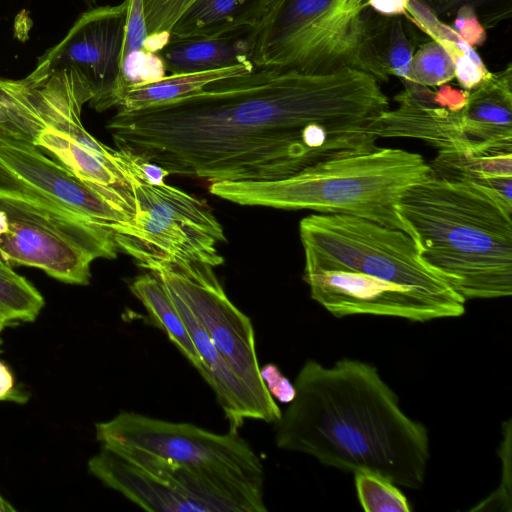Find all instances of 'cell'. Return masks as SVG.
<instances>
[{"label":"cell","mask_w":512,"mask_h":512,"mask_svg":"<svg viewBox=\"0 0 512 512\" xmlns=\"http://www.w3.org/2000/svg\"><path fill=\"white\" fill-rule=\"evenodd\" d=\"M387 109L379 82L363 71L265 66L173 101L118 109L106 127L118 149L169 174L276 181L378 149L369 126Z\"/></svg>","instance_id":"obj_1"},{"label":"cell","mask_w":512,"mask_h":512,"mask_svg":"<svg viewBox=\"0 0 512 512\" xmlns=\"http://www.w3.org/2000/svg\"><path fill=\"white\" fill-rule=\"evenodd\" d=\"M294 386V399L275 422L279 449L347 472H372L398 487H422L427 428L403 412L375 366L348 358L331 367L308 360Z\"/></svg>","instance_id":"obj_2"},{"label":"cell","mask_w":512,"mask_h":512,"mask_svg":"<svg viewBox=\"0 0 512 512\" xmlns=\"http://www.w3.org/2000/svg\"><path fill=\"white\" fill-rule=\"evenodd\" d=\"M396 210L422 261L466 301L512 294V202L430 169Z\"/></svg>","instance_id":"obj_3"},{"label":"cell","mask_w":512,"mask_h":512,"mask_svg":"<svg viewBox=\"0 0 512 512\" xmlns=\"http://www.w3.org/2000/svg\"><path fill=\"white\" fill-rule=\"evenodd\" d=\"M429 173L430 165L418 153L378 148L328 160L281 180L212 182L209 192L244 206L354 215L410 235L396 205Z\"/></svg>","instance_id":"obj_4"},{"label":"cell","mask_w":512,"mask_h":512,"mask_svg":"<svg viewBox=\"0 0 512 512\" xmlns=\"http://www.w3.org/2000/svg\"><path fill=\"white\" fill-rule=\"evenodd\" d=\"M371 10L369 0H283L253 34L251 60L309 73L351 68L387 82Z\"/></svg>","instance_id":"obj_5"},{"label":"cell","mask_w":512,"mask_h":512,"mask_svg":"<svg viewBox=\"0 0 512 512\" xmlns=\"http://www.w3.org/2000/svg\"><path fill=\"white\" fill-rule=\"evenodd\" d=\"M95 434L103 445L139 449L185 467L225 496L237 512L267 511L262 462L238 431L219 434L192 423L121 411L96 423Z\"/></svg>","instance_id":"obj_6"},{"label":"cell","mask_w":512,"mask_h":512,"mask_svg":"<svg viewBox=\"0 0 512 512\" xmlns=\"http://www.w3.org/2000/svg\"><path fill=\"white\" fill-rule=\"evenodd\" d=\"M304 271H349L466 302L420 258L406 232L348 214L317 213L299 224Z\"/></svg>","instance_id":"obj_7"},{"label":"cell","mask_w":512,"mask_h":512,"mask_svg":"<svg viewBox=\"0 0 512 512\" xmlns=\"http://www.w3.org/2000/svg\"><path fill=\"white\" fill-rule=\"evenodd\" d=\"M114 232L33 195L0 186V260L29 266L74 285H88L97 258L117 256Z\"/></svg>","instance_id":"obj_8"},{"label":"cell","mask_w":512,"mask_h":512,"mask_svg":"<svg viewBox=\"0 0 512 512\" xmlns=\"http://www.w3.org/2000/svg\"><path fill=\"white\" fill-rule=\"evenodd\" d=\"M134 200L133 216L114 231L118 249L147 269L161 262L223 264L217 244L226 241L222 225L207 204L166 182L155 185L125 166Z\"/></svg>","instance_id":"obj_9"},{"label":"cell","mask_w":512,"mask_h":512,"mask_svg":"<svg viewBox=\"0 0 512 512\" xmlns=\"http://www.w3.org/2000/svg\"><path fill=\"white\" fill-rule=\"evenodd\" d=\"M38 135L34 145L63 164L107 200L134 214L128 180L112 149L93 137L82 123V108L93 98L86 79L75 70L32 71Z\"/></svg>","instance_id":"obj_10"},{"label":"cell","mask_w":512,"mask_h":512,"mask_svg":"<svg viewBox=\"0 0 512 512\" xmlns=\"http://www.w3.org/2000/svg\"><path fill=\"white\" fill-rule=\"evenodd\" d=\"M212 268L198 262H161L147 270L185 303L251 392L265 422L275 423L282 412L261 377L251 319L230 301Z\"/></svg>","instance_id":"obj_11"},{"label":"cell","mask_w":512,"mask_h":512,"mask_svg":"<svg viewBox=\"0 0 512 512\" xmlns=\"http://www.w3.org/2000/svg\"><path fill=\"white\" fill-rule=\"evenodd\" d=\"M88 471L106 487L154 512H236L233 504L197 474L134 448L101 445Z\"/></svg>","instance_id":"obj_12"},{"label":"cell","mask_w":512,"mask_h":512,"mask_svg":"<svg viewBox=\"0 0 512 512\" xmlns=\"http://www.w3.org/2000/svg\"><path fill=\"white\" fill-rule=\"evenodd\" d=\"M0 186L40 198L81 220L115 231L131 216L36 145L0 131Z\"/></svg>","instance_id":"obj_13"},{"label":"cell","mask_w":512,"mask_h":512,"mask_svg":"<svg viewBox=\"0 0 512 512\" xmlns=\"http://www.w3.org/2000/svg\"><path fill=\"white\" fill-rule=\"evenodd\" d=\"M128 1L92 8L80 15L67 35L46 51L33 71L75 70L93 91L97 111L113 107L119 86Z\"/></svg>","instance_id":"obj_14"},{"label":"cell","mask_w":512,"mask_h":512,"mask_svg":"<svg viewBox=\"0 0 512 512\" xmlns=\"http://www.w3.org/2000/svg\"><path fill=\"white\" fill-rule=\"evenodd\" d=\"M310 297L335 317L377 315L426 322L459 317L465 303L349 271H304Z\"/></svg>","instance_id":"obj_15"},{"label":"cell","mask_w":512,"mask_h":512,"mask_svg":"<svg viewBox=\"0 0 512 512\" xmlns=\"http://www.w3.org/2000/svg\"><path fill=\"white\" fill-rule=\"evenodd\" d=\"M490 73L468 91L461 110L464 152L472 155L512 153V69ZM463 152V153H464Z\"/></svg>","instance_id":"obj_16"},{"label":"cell","mask_w":512,"mask_h":512,"mask_svg":"<svg viewBox=\"0 0 512 512\" xmlns=\"http://www.w3.org/2000/svg\"><path fill=\"white\" fill-rule=\"evenodd\" d=\"M282 1L195 0L170 30L169 40L254 34L269 21Z\"/></svg>","instance_id":"obj_17"},{"label":"cell","mask_w":512,"mask_h":512,"mask_svg":"<svg viewBox=\"0 0 512 512\" xmlns=\"http://www.w3.org/2000/svg\"><path fill=\"white\" fill-rule=\"evenodd\" d=\"M252 33L169 40L157 52L166 72L198 73L253 63Z\"/></svg>","instance_id":"obj_18"},{"label":"cell","mask_w":512,"mask_h":512,"mask_svg":"<svg viewBox=\"0 0 512 512\" xmlns=\"http://www.w3.org/2000/svg\"><path fill=\"white\" fill-rule=\"evenodd\" d=\"M429 165L438 176L475 183L512 202V153L472 155L439 151Z\"/></svg>","instance_id":"obj_19"},{"label":"cell","mask_w":512,"mask_h":512,"mask_svg":"<svg viewBox=\"0 0 512 512\" xmlns=\"http://www.w3.org/2000/svg\"><path fill=\"white\" fill-rule=\"evenodd\" d=\"M253 63L222 69L185 74H170L163 78L129 87L120 98L118 109L137 110L173 101L201 91L207 85L232 76L251 72Z\"/></svg>","instance_id":"obj_20"},{"label":"cell","mask_w":512,"mask_h":512,"mask_svg":"<svg viewBox=\"0 0 512 512\" xmlns=\"http://www.w3.org/2000/svg\"><path fill=\"white\" fill-rule=\"evenodd\" d=\"M129 288L131 293L143 304L155 325L201 373L203 369L201 358L190 333L159 279L151 272L143 274L133 279Z\"/></svg>","instance_id":"obj_21"},{"label":"cell","mask_w":512,"mask_h":512,"mask_svg":"<svg viewBox=\"0 0 512 512\" xmlns=\"http://www.w3.org/2000/svg\"><path fill=\"white\" fill-rule=\"evenodd\" d=\"M378 47L382 63L389 73L408 81L413 57V46L407 37L399 16L380 19Z\"/></svg>","instance_id":"obj_22"},{"label":"cell","mask_w":512,"mask_h":512,"mask_svg":"<svg viewBox=\"0 0 512 512\" xmlns=\"http://www.w3.org/2000/svg\"><path fill=\"white\" fill-rule=\"evenodd\" d=\"M358 500L367 512H410L403 492L388 479L367 471L354 473Z\"/></svg>","instance_id":"obj_23"},{"label":"cell","mask_w":512,"mask_h":512,"mask_svg":"<svg viewBox=\"0 0 512 512\" xmlns=\"http://www.w3.org/2000/svg\"><path fill=\"white\" fill-rule=\"evenodd\" d=\"M454 77V62L438 42H426L413 54L408 81L430 87L446 84Z\"/></svg>","instance_id":"obj_24"},{"label":"cell","mask_w":512,"mask_h":512,"mask_svg":"<svg viewBox=\"0 0 512 512\" xmlns=\"http://www.w3.org/2000/svg\"><path fill=\"white\" fill-rule=\"evenodd\" d=\"M148 31V50L157 53L169 40L170 30L195 0H142Z\"/></svg>","instance_id":"obj_25"},{"label":"cell","mask_w":512,"mask_h":512,"mask_svg":"<svg viewBox=\"0 0 512 512\" xmlns=\"http://www.w3.org/2000/svg\"><path fill=\"white\" fill-rule=\"evenodd\" d=\"M127 20L125 41L122 58L138 52L148 50V31L145 21L142 0H127ZM151 52V51H150ZM122 60V59H121Z\"/></svg>","instance_id":"obj_26"},{"label":"cell","mask_w":512,"mask_h":512,"mask_svg":"<svg viewBox=\"0 0 512 512\" xmlns=\"http://www.w3.org/2000/svg\"><path fill=\"white\" fill-rule=\"evenodd\" d=\"M441 45L451 56L455 66V77L464 90L474 89L490 75L491 72L486 67L478 66L455 43L447 41Z\"/></svg>","instance_id":"obj_27"},{"label":"cell","mask_w":512,"mask_h":512,"mask_svg":"<svg viewBox=\"0 0 512 512\" xmlns=\"http://www.w3.org/2000/svg\"><path fill=\"white\" fill-rule=\"evenodd\" d=\"M453 23L455 33L470 46H480L487 38L484 27L478 20L472 6H462L456 12Z\"/></svg>","instance_id":"obj_28"},{"label":"cell","mask_w":512,"mask_h":512,"mask_svg":"<svg viewBox=\"0 0 512 512\" xmlns=\"http://www.w3.org/2000/svg\"><path fill=\"white\" fill-rule=\"evenodd\" d=\"M261 377L272 397L283 403H290L296 394L295 386L274 364L260 367Z\"/></svg>","instance_id":"obj_29"},{"label":"cell","mask_w":512,"mask_h":512,"mask_svg":"<svg viewBox=\"0 0 512 512\" xmlns=\"http://www.w3.org/2000/svg\"><path fill=\"white\" fill-rule=\"evenodd\" d=\"M28 399L29 394L16 385L11 369L4 361L0 360V401L24 404Z\"/></svg>","instance_id":"obj_30"},{"label":"cell","mask_w":512,"mask_h":512,"mask_svg":"<svg viewBox=\"0 0 512 512\" xmlns=\"http://www.w3.org/2000/svg\"><path fill=\"white\" fill-rule=\"evenodd\" d=\"M468 91L458 90L449 85H440L437 91H434V102L450 111H460L467 103Z\"/></svg>","instance_id":"obj_31"},{"label":"cell","mask_w":512,"mask_h":512,"mask_svg":"<svg viewBox=\"0 0 512 512\" xmlns=\"http://www.w3.org/2000/svg\"><path fill=\"white\" fill-rule=\"evenodd\" d=\"M437 13L456 12L462 6H480L497 0H422Z\"/></svg>","instance_id":"obj_32"},{"label":"cell","mask_w":512,"mask_h":512,"mask_svg":"<svg viewBox=\"0 0 512 512\" xmlns=\"http://www.w3.org/2000/svg\"><path fill=\"white\" fill-rule=\"evenodd\" d=\"M407 3L408 0H369L372 10L387 17L407 14Z\"/></svg>","instance_id":"obj_33"},{"label":"cell","mask_w":512,"mask_h":512,"mask_svg":"<svg viewBox=\"0 0 512 512\" xmlns=\"http://www.w3.org/2000/svg\"><path fill=\"white\" fill-rule=\"evenodd\" d=\"M15 510V507L0 492V512H13Z\"/></svg>","instance_id":"obj_34"},{"label":"cell","mask_w":512,"mask_h":512,"mask_svg":"<svg viewBox=\"0 0 512 512\" xmlns=\"http://www.w3.org/2000/svg\"><path fill=\"white\" fill-rule=\"evenodd\" d=\"M11 325L10 322L5 318V316L0 312V333L7 327Z\"/></svg>","instance_id":"obj_35"},{"label":"cell","mask_w":512,"mask_h":512,"mask_svg":"<svg viewBox=\"0 0 512 512\" xmlns=\"http://www.w3.org/2000/svg\"><path fill=\"white\" fill-rule=\"evenodd\" d=\"M84 3H86L87 5H95L98 0H82Z\"/></svg>","instance_id":"obj_36"},{"label":"cell","mask_w":512,"mask_h":512,"mask_svg":"<svg viewBox=\"0 0 512 512\" xmlns=\"http://www.w3.org/2000/svg\"><path fill=\"white\" fill-rule=\"evenodd\" d=\"M2 264H5V263H3V262L0 260V265H2Z\"/></svg>","instance_id":"obj_37"},{"label":"cell","mask_w":512,"mask_h":512,"mask_svg":"<svg viewBox=\"0 0 512 512\" xmlns=\"http://www.w3.org/2000/svg\"><path fill=\"white\" fill-rule=\"evenodd\" d=\"M1 344H2V340H1V338H0V346H1Z\"/></svg>","instance_id":"obj_38"}]
</instances>
